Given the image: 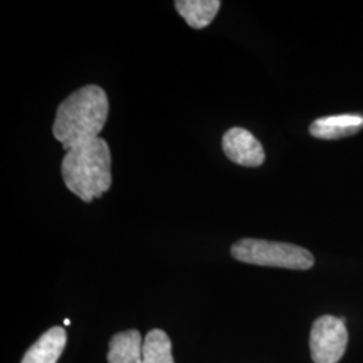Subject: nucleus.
<instances>
[{"instance_id": "obj_1", "label": "nucleus", "mask_w": 363, "mask_h": 363, "mask_svg": "<svg viewBox=\"0 0 363 363\" xmlns=\"http://www.w3.org/2000/svg\"><path fill=\"white\" fill-rule=\"evenodd\" d=\"M108 112L109 101L104 89L97 85H86L73 91L60 104L52 135L66 151L91 142L100 138Z\"/></svg>"}, {"instance_id": "obj_2", "label": "nucleus", "mask_w": 363, "mask_h": 363, "mask_svg": "<svg viewBox=\"0 0 363 363\" xmlns=\"http://www.w3.org/2000/svg\"><path fill=\"white\" fill-rule=\"evenodd\" d=\"M111 169L109 145L101 138L69 150L61 164L66 187L86 203L100 198L111 189Z\"/></svg>"}, {"instance_id": "obj_3", "label": "nucleus", "mask_w": 363, "mask_h": 363, "mask_svg": "<svg viewBox=\"0 0 363 363\" xmlns=\"http://www.w3.org/2000/svg\"><path fill=\"white\" fill-rule=\"evenodd\" d=\"M232 256L245 264L296 271H307L315 262L311 252L304 247L257 238L237 241L232 247Z\"/></svg>"}, {"instance_id": "obj_4", "label": "nucleus", "mask_w": 363, "mask_h": 363, "mask_svg": "<svg viewBox=\"0 0 363 363\" xmlns=\"http://www.w3.org/2000/svg\"><path fill=\"white\" fill-rule=\"evenodd\" d=\"M349 334L345 319L333 315L318 318L311 328L310 349L315 363H337L347 347Z\"/></svg>"}, {"instance_id": "obj_5", "label": "nucleus", "mask_w": 363, "mask_h": 363, "mask_svg": "<svg viewBox=\"0 0 363 363\" xmlns=\"http://www.w3.org/2000/svg\"><path fill=\"white\" fill-rule=\"evenodd\" d=\"M222 150L229 160L244 167H259L265 162V151L257 138L241 127L225 132Z\"/></svg>"}, {"instance_id": "obj_6", "label": "nucleus", "mask_w": 363, "mask_h": 363, "mask_svg": "<svg viewBox=\"0 0 363 363\" xmlns=\"http://www.w3.org/2000/svg\"><path fill=\"white\" fill-rule=\"evenodd\" d=\"M363 128V115L345 113L335 116L320 117L310 127V133L316 139L337 140L352 136Z\"/></svg>"}, {"instance_id": "obj_7", "label": "nucleus", "mask_w": 363, "mask_h": 363, "mask_svg": "<svg viewBox=\"0 0 363 363\" xmlns=\"http://www.w3.org/2000/svg\"><path fill=\"white\" fill-rule=\"evenodd\" d=\"M67 335L62 327H52L26 351L21 363H57L65 349Z\"/></svg>"}, {"instance_id": "obj_8", "label": "nucleus", "mask_w": 363, "mask_h": 363, "mask_svg": "<svg viewBox=\"0 0 363 363\" xmlns=\"http://www.w3.org/2000/svg\"><path fill=\"white\" fill-rule=\"evenodd\" d=\"M143 342L138 330L118 333L109 342L108 363H143Z\"/></svg>"}, {"instance_id": "obj_9", "label": "nucleus", "mask_w": 363, "mask_h": 363, "mask_svg": "<svg viewBox=\"0 0 363 363\" xmlns=\"http://www.w3.org/2000/svg\"><path fill=\"white\" fill-rule=\"evenodd\" d=\"M220 0H177L175 10L195 30L208 27L220 11Z\"/></svg>"}, {"instance_id": "obj_10", "label": "nucleus", "mask_w": 363, "mask_h": 363, "mask_svg": "<svg viewBox=\"0 0 363 363\" xmlns=\"http://www.w3.org/2000/svg\"><path fill=\"white\" fill-rule=\"evenodd\" d=\"M169 335L163 330H151L143 342V363H175Z\"/></svg>"}, {"instance_id": "obj_11", "label": "nucleus", "mask_w": 363, "mask_h": 363, "mask_svg": "<svg viewBox=\"0 0 363 363\" xmlns=\"http://www.w3.org/2000/svg\"><path fill=\"white\" fill-rule=\"evenodd\" d=\"M70 323H72V322H70L69 319H65V320H64V325H70Z\"/></svg>"}]
</instances>
